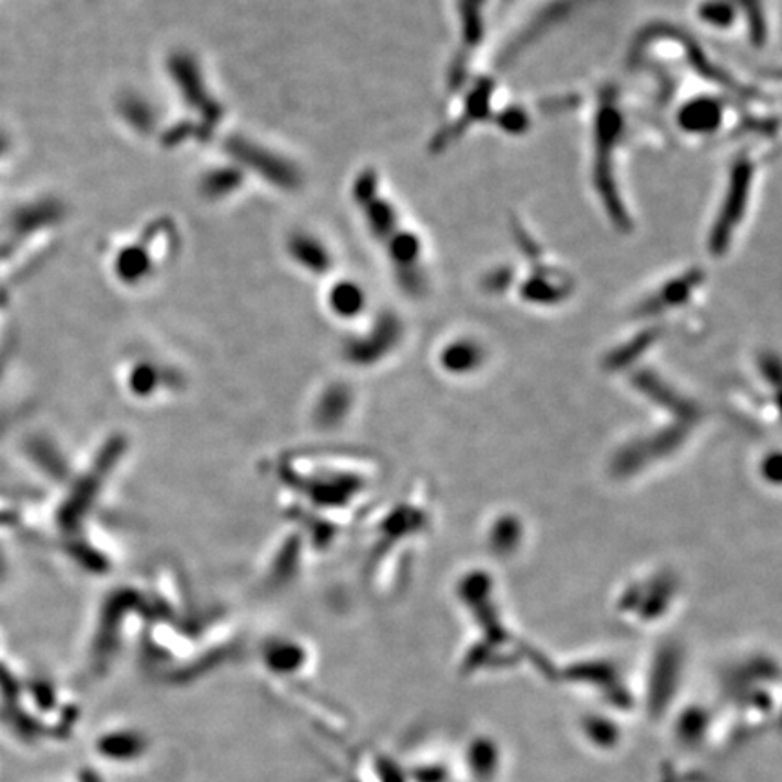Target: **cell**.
<instances>
[{"label":"cell","instance_id":"cell-1","mask_svg":"<svg viewBox=\"0 0 782 782\" xmlns=\"http://www.w3.org/2000/svg\"><path fill=\"white\" fill-rule=\"evenodd\" d=\"M633 134V111L616 86H603L592 102L591 181L592 191L608 220L618 231L633 228V217L623 196L622 170L625 150Z\"/></svg>","mask_w":782,"mask_h":782},{"label":"cell","instance_id":"cell-2","mask_svg":"<svg viewBox=\"0 0 782 782\" xmlns=\"http://www.w3.org/2000/svg\"><path fill=\"white\" fill-rule=\"evenodd\" d=\"M761 142L767 139L751 138L748 144L742 145L741 149L731 156L730 165L726 169L719 205L706 234V247L714 256H725L734 247L737 231L747 220L757 178L761 175L767 158L759 149Z\"/></svg>","mask_w":782,"mask_h":782},{"label":"cell","instance_id":"cell-3","mask_svg":"<svg viewBox=\"0 0 782 782\" xmlns=\"http://www.w3.org/2000/svg\"><path fill=\"white\" fill-rule=\"evenodd\" d=\"M494 0H449L451 13V58L448 69V91L454 93L473 77L477 58L488 42L489 22Z\"/></svg>","mask_w":782,"mask_h":782}]
</instances>
